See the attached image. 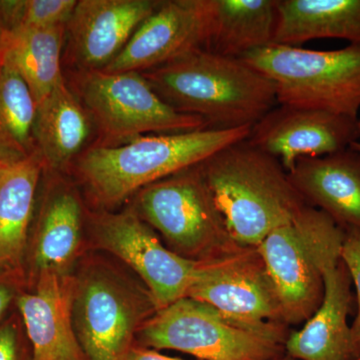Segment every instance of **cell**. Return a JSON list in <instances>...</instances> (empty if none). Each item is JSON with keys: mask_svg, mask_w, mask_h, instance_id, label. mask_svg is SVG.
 I'll use <instances>...</instances> for the list:
<instances>
[{"mask_svg": "<svg viewBox=\"0 0 360 360\" xmlns=\"http://www.w3.org/2000/svg\"><path fill=\"white\" fill-rule=\"evenodd\" d=\"M141 73L165 103L202 118L208 129L252 127L277 105L276 85L266 75L205 49Z\"/></svg>", "mask_w": 360, "mask_h": 360, "instance_id": "6da1fadb", "label": "cell"}, {"mask_svg": "<svg viewBox=\"0 0 360 360\" xmlns=\"http://www.w3.org/2000/svg\"><path fill=\"white\" fill-rule=\"evenodd\" d=\"M200 165L229 234L243 248H257L307 206L281 161L248 139L225 146Z\"/></svg>", "mask_w": 360, "mask_h": 360, "instance_id": "7a4b0ae2", "label": "cell"}, {"mask_svg": "<svg viewBox=\"0 0 360 360\" xmlns=\"http://www.w3.org/2000/svg\"><path fill=\"white\" fill-rule=\"evenodd\" d=\"M251 127L150 134L116 146L86 148L77 174L99 203L113 206L149 184L195 167L220 149L250 136Z\"/></svg>", "mask_w": 360, "mask_h": 360, "instance_id": "3957f363", "label": "cell"}, {"mask_svg": "<svg viewBox=\"0 0 360 360\" xmlns=\"http://www.w3.org/2000/svg\"><path fill=\"white\" fill-rule=\"evenodd\" d=\"M240 59L274 82L277 104L359 117L360 44L335 51L271 44Z\"/></svg>", "mask_w": 360, "mask_h": 360, "instance_id": "277c9868", "label": "cell"}, {"mask_svg": "<svg viewBox=\"0 0 360 360\" xmlns=\"http://www.w3.org/2000/svg\"><path fill=\"white\" fill-rule=\"evenodd\" d=\"M134 210L187 259L207 262L243 248L229 234L200 165L142 188Z\"/></svg>", "mask_w": 360, "mask_h": 360, "instance_id": "5b68a950", "label": "cell"}, {"mask_svg": "<svg viewBox=\"0 0 360 360\" xmlns=\"http://www.w3.org/2000/svg\"><path fill=\"white\" fill-rule=\"evenodd\" d=\"M345 231L326 213L307 205L290 224L270 232L257 246L281 303L283 321L307 322L324 295L321 255Z\"/></svg>", "mask_w": 360, "mask_h": 360, "instance_id": "8992f818", "label": "cell"}, {"mask_svg": "<svg viewBox=\"0 0 360 360\" xmlns=\"http://www.w3.org/2000/svg\"><path fill=\"white\" fill-rule=\"evenodd\" d=\"M79 77V98L101 132V146H116L143 135L208 129L202 118L179 112L165 103L141 72L94 70Z\"/></svg>", "mask_w": 360, "mask_h": 360, "instance_id": "52a82bcc", "label": "cell"}, {"mask_svg": "<svg viewBox=\"0 0 360 360\" xmlns=\"http://www.w3.org/2000/svg\"><path fill=\"white\" fill-rule=\"evenodd\" d=\"M136 338L139 347L176 350L198 360H274L285 354L284 345L191 297L158 309L139 328Z\"/></svg>", "mask_w": 360, "mask_h": 360, "instance_id": "ba28073f", "label": "cell"}, {"mask_svg": "<svg viewBox=\"0 0 360 360\" xmlns=\"http://www.w3.org/2000/svg\"><path fill=\"white\" fill-rule=\"evenodd\" d=\"M158 311L148 291L110 270L90 267L75 278L73 326L86 360H125L135 335Z\"/></svg>", "mask_w": 360, "mask_h": 360, "instance_id": "9c48e42d", "label": "cell"}, {"mask_svg": "<svg viewBox=\"0 0 360 360\" xmlns=\"http://www.w3.org/2000/svg\"><path fill=\"white\" fill-rule=\"evenodd\" d=\"M186 297L207 303L229 321L281 345H285L290 335L257 248H239L224 257L201 262Z\"/></svg>", "mask_w": 360, "mask_h": 360, "instance_id": "30bf717a", "label": "cell"}, {"mask_svg": "<svg viewBox=\"0 0 360 360\" xmlns=\"http://www.w3.org/2000/svg\"><path fill=\"white\" fill-rule=\"evenodd\" d=\"M92 229L97 245L139 274L158 310L186 297L202 262L180 257L162 245L134 208L101 213L92 219Z\"/></svg>", "mask_w": 360, "mask_h": 360, "instance_id": "8fae6325", "label": "cell"}, {"mask_svg": "<svg viewBox=\"0 0 360 360\" xmlns=\"http://www.w3.org/2000/svg\"><path fill=\"white\" fill-rule=\"evenodd\" d=\"M212 20L213 0H162L103 71L146 72L206 49Z\"/></svg>", "mask_w": 360, "mask_h": 360, "instance_id": "7c38bea8", "label": "cell"}, {"mask_svg": "<svg viewBox=\"0 0 360 360\" xmlns=\"http://www.w3.org/2000/svg\"><path fill=\"white\" fill-rule=\"evenodd\" d=\"M248 141L290 172L300 158L331 155L360 141V118L277 104L251 127Z\"/></svg>", "mask_w": 360, "mask_h": 360, "instance_id": "4fadbf2b", "label": "cell"}, {"mask_svg": "<svg viewBox=\"0 0 360 360\" xmlns=\"http://www.w3.org/2000/svg\"><path fill=\"white\" fill-rule=\"evenodd\" d=\"M162 0H77L66 23L68 52L82 72L103 70Z\"/></svg>", "mask_w": 360, "mask_h": 360, "instance_id": "5bb4252c", "label": "cell"}, {"mask_svg": "<svg viewBox=\"0 0 360 360\" xmlns=\"http://www.w3.org/2000/svg\"><path fill=\"white\" fill-rule=\"evenodd\" d=\"M343 240L345 238L333 241L322 253L323 298L304 326L288 336L284 349L292 359L352 360L348 316L352 314L354 296L352 276L341 259Z\"/></svg>", "mask_w": 360, "mask_h": 360, "instance_id": "9a60e30c", "label": "cell"}, {"mask_svg": "<svg viewBox=\"0 0 360 360\" xmlns=\"http://www.w3.org/2000/svg\"><path fill=\"white\" fill-rule=\"evenodd\" d=\"M73 290L70 274L42 272L34 291L18 298L32 360H86L73 326Z\"/></svg>", "mask_w": 360, "mask_h": 360, "instance_id": "2e32d148", "label": "cell"}, {"mask_svg": "<svg viewBox=\"0 0 360 360\" xmlns=\"http://www.w3.org/2000/svg\"><path fill=\"white\" fill-rule=\"evenodd\" d=\"M290 181L310 207L345 231L360 232V153L352 148L297 160Z\"/></svg>", "mask_w": 360, "mask_h": 360, "instance_id": "e0dca14e", "label": "cell"}, {"mask_svg": "<svg viewBox=\"0 0 360 360\" xmlns=\"http://www.w3.org/2000/svg\"><path fill=\"white\" fill-rule=\"evenodd\" d=\"M92 127L89 110L63 78L35 110L33 135L44 172L59 174L75 163L85 150Z\"/></svg>", "mask_w": 360, "mask_h": 360, "instance_id": "ac0fdd59", "label": "cell"}, {"mask_svg": "<svg viewBox=\"0 0 360 360\" xmlns=\"http://www.w3.org/2000/svg\"><path fill=\"white\" fill-rule=\"evenodd\" d=\"M82 224L79 195L70 184L56 180L49 186L40 210L34 250L37 274H68L82 243Z\"/></svg>", "mask_w": 360, "mask_h": 360, "instance_id": "d6986e66", "label": "cell"}, {"mask_svg": "<svg viewBox=\"0 0 360 360\" xmlns=\"http://www.w3.org/2000/svg\"><path fill=\"white\" fill-rule=\"evenodd\" d=\"M323 39L360 44V0H277L274 44Z\"/></svg>", "mask_w": 360, "mask_h": 360, "instance_id": "ffe728a7", "label": "cell"}, {"mask_svg": "<svg viewBox=\"0 0 360 360\" xmlns=\"http://www.w3.org/2000/svg\"><path fill=\"white\" fill-rule=\"evenodd\" d=\"M65 39L66 25L2 32L1 65L18 73L37 104L65 78L61 59Z\"/></svg>", "mask_w": 360, "mask_h": 360, "instance_id": "44dd1931", "label": "cell"}, {"mask_svg": "<svg viewBox=\"0 0 360 360\" xmlns=\"http://www.w3.org/2000/svg\"><path fill=\"white\" fill-rule=\"evenodd\" d=\"M277 0H213L212 34L206 49L243 58L274 44Z\"/></svg>", "mask_w": 360, "mask_h": 360, "instance_id": "7402d4cb", "label": "cell"}, {"mask_svg": "<svg viewBox=\"0 0 360 360\" xmlns=\"http://www.w3.org/2000/svg\"><path fill=\"white\" fill-rule=\"evenodd\" d=\"M44 172L37 153L0 167V267L13 266L22 257Z\"/></svg>", "mask_w": 360, "mask_h": 360, "instance_id": "603a6c76", "label": "cell"}, {"mask_svg": "<svg viewBox=\"0 0 360 360\" xmlns=\"http://www.w3.org/2000/svg\"><path fill=\"white\" fill-rule=\"evenodd\" d=\"M35 110L37 103L22 78L8 66L0 65V167L37 153Z\"/></svg>", "mask_w": 360, "mask_h": 360, "instance_id": "cb8c5ba5", "label": "cell"}, {"mask_svg": "<svg viewBox=\"0 0 360 360\" xmlns=\"http://www.w3.org/2000/svg\"><path fill=\"white\" fill-rule=\"evenodd\" d=\"M77 0H0L2 32L66 25Z\"/></svg>", "mask_w": 360, "mask_h": 360, "instance_id": "d4e9b609", "label": "cell"}, {"mask_svg": "<svg viewBox=\"0 0 360 360\" xmlns=\"http://www.w3.org/2000/svg\"><path fill=\"white\" fill-rule=\"evenodd\" d=\"M341 259L347 265L356 292V316L350 326L352 360H355L360 359V232L345 231L341 248Z\"/></svg>", "mask_w": 360, "mask_h": 360, "instance_id": "484cf974", "label": "cell"}, {"mask_svg": "<svg viewBox=\"0 0 360 360\" xmlns=\"http://www.w3.org/2000/svg\"><path fill=\"white\" fill-rule=\"evenodd\" d=\"M0 360H32L26 357L18 328L14 323L0 328Z\"/></svg>", "mask_w": 360, "mask_h": 360, "instance_id": "4316f807", "label": "cell"}, {"mask_svg": "<svg viewBox=\"0 0 360 360\" xmlns=\"http://www.w3.org/2000/svg\"><path fill=\"white\" fill-rule=\"evenodd\" d=\"M125 360H186L176 359V357L167 356V355L161 354L158 350L149 349V348H144L134 347L130 350L129 355H127ZM198 360V359H196Z\"/></svg>", "mask_w": 360, "mask_h": 360, "instance_id": "83f0119b", "label": "cell"}, {"mask_svg": "<svg viewBox=\"0 0 360 360\" xmlns=\"http://www.w3.org/2000/svg\"><path fill=\"white\" fill-rule=\"evenodd\" d=\"M13 297V288L7 283H0V319L8 309Z\"/></svg>", "mask_w": 360, "mask_h": 360, "instance_id": "f1b7e54d", "label": "cell"}, {"mask_svg": "<svg viewBox=\"0 0 360 360\" xmlns=\"http://www.w3.org/2000/svg\"><path fill=\"white\" fill-rule=\"evenodd\" d=\"M350 148L354 149V150L359 151L360 153V141L354 142V143L350 146Z\"/></svg>", "mask_w": 360, "mask_h": 360, "instance_id": "f546056e", "label": "cell"}, {"mask_svg": "<svg viewBox=\"0 0 360 360\" xmlns=\"http://www.w3.org/2000/svg\"><path fill=\"white\" fill-rule=\"evenodd\" d=\"M274 360H297L292 359V357L288 356V354H284L283 356L278 357V359H274Z\"/></svg>", "mask_w": 360, "mask_h": 360, "instance_id": "4dcf8cb0", "label": "cell"}, {"mask_svg": "<svg viewBox=\"0 0 360 360\" xmlns=\"http://www.w3.org/2000/svg\"><path fill=\"white\" fill-rule=\"evenodd\" d=\"M2 30H0V65H1V39H2Z\"/></svg>", "mask_w": 360, "mask_h": 360, "instance_id": "1f68e13d", "label": "cell"}, {"mask_svg": "<svg viewBox=\"0 0 360 360\" xmlns=\"http://www.w3.org/2000/svg\"><path fill=\"white\" fill-rule=\"evenodd\" d=\"M355 360H360V359H355Z\"/></svg>", "mask_w": 360, "mask_h": 360, "instance_id": "d6a6232c", "label": "cell"}]
</instances>
